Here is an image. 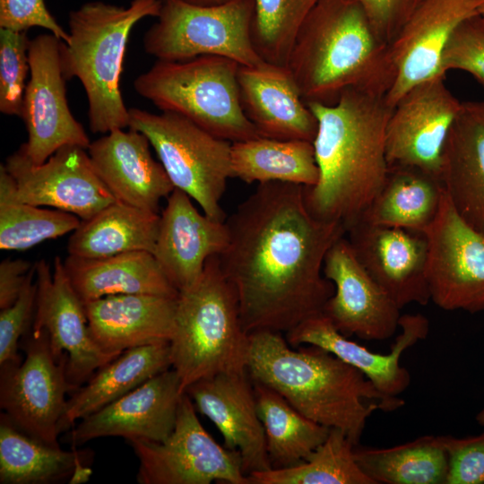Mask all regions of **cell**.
Listing matches in <instances>:
<instances>
[{
    "instance_id": "cell-1",
    "label": "cell",
    "mask_w": 484,
    "mask_h": 484,
    "mask_svg": "<svg viewBox=\"0 0 484 484\" xmlns=\"http://www.w3.org/2000/svg\"><path fill=\"white\" fill-rule=\"evenodd\" d=\"M304 187L258 184L225 220L229 242L218 257L236 292L247 334H286L322 314L333 294V284L324 275V262L346 228L314 217Z\"/></svg>"
},
{
    "instance_id": "cell-2",
    "label": "cell",
    "mask_w": 484,
    "mask_h": 484,
    "mask_svg": "<svg viewBox=\"0 0 484 484\" xmlns=\"http://www.w3.org/2000/svg\"><path fill=\"white\" fill-rule=\"evenodd\" d=\"M317 120L313 141L319 178L304 187L310 213L345 228L361 217L386 178L385 95L345 90L332 105L307 103Z\"/></svg>"
},
{
    "instance_id": "cell-3",
    "label": "cell",
    "mask_w": 484,
    "mask_h": 484,
    "mask_svg": "<svg viewBox=\"0 0 484 484\" xmlns=\"http://www.w3.org/2000/svg\"><path fill=\"white\" fill-rule=\"evenodd\" d=\"M248 338L246 368L252 381L275 390L307 419L341 430L355 446L375 411H393L405 404L320 347L294 350L277 332H255Z\"/></svg>"
},
{
    "instance_id": "cell-4",
    "label": "cell",
    "mask_w": 484,
    "mask_h": 484,
    "mask_svg": "<svg viewBox=\"0 0 484 484\" xmlns=\"http://www.w3.org/2000/svg\"><path fill=\"white\" fill-rule=\"evenodd\" d=\"M287 67L306 104H334L348 89L386 96L395 79L390 44L377 36L358 0H317Z\"/></svg>"
},
{
    "instance_id": "cell-5",
    "label": "cell",
    "mask_w": 484,
    "mask_h": 484,
    "mask_svg": "<svg viewBox=\"0 0 484 484\" xmlns=\"http://www.w3.org/2000/svg\"><path fill=\"white\" fill-rule=\"evenodd\" d=\"M161 0H132L128 7L88 2L70 12L69 40L62 42L66 79L76 77L88 99L93 134L129 127V109L120 90V77L130 32L142 19L158 17Z\"/></svg>"
},
{
    "instance_id": "cell-6",
    "label": "cell",
    "mask_w": 484,
    "mask_h": 484,
    "mask_svg": "<svg viewBox=\"0 0 484 484\" xmlns=\"http://www.w3.org/2000/svg\"><path fill=\"white\" fill-rule=\"evenodd\" d=\"M169 345L183 393L200 379L246 369L248 334L218 256L210 257L197 281L179 291Z\"/></svg>"
},
{
    "instance_id": "cell-7",
    "label": "cell",
    "mask_w": 484,
    "mask_h": 484,
    "mask_svg": "<svg viewBox=\"0 0 484 484\" xmlns=\"http://www.w3.org/2000/svg\"><path fill=\"white\" fill-rule=\"evenodd\" d=\"M239 64L220 56L157 60L134 81L135 91L162 112L186 117L230 143L260 137L246 117L238 82Z\"/></svg>"
},
{
    "instance_id": "cell-8",
    "label": "cell",
    "mask_w": 484,
    "mask_h": 484,
    "mask_svg": "<svg viewBox=\"0 0 484 484\" xmlns=\"http://www.w3.org/2000/svg\"><path fill=\"white\" fill-rule=\"evenodd\" d=\"M129 128L143 133L176 189L187 194L207 216L227 219L221 199L231 177V143L171 112L129 108Z\"/></svg>"
},
{
    "instance_id": "cell-9",
    "label": "cell",
    "mask_w": 484,
    "mask_h": 484,
    "mask_svg": "<svg viewBox=\"0 0 484 484\" xmlns=\"http://www.w3.org/2000/svg\"><path fill=\"white\" fill-rule=\"evenodd\" d=\"M255 0H232L199 6L161 0L158 21L145 32V52L164 61L220 56L254 66L264 61L255 49L252 23Z\"/></svg>"
},
{
    "instance_id": "cell-10",
    "label": "cell",
    "mask_w": 484,
    "mask_h": 484,
    "mask_svg": "<svg viewBox=\"0 0 484 484\" xmlns=\"http://www.w3.org/2000/svg\"><path fill=\"white\" fill-rule=\"evenodd\" d=\"M139 462L140 484H251L238 451L219 445L204 429L191 398L184 393L176 424L161 442L125 440Z\"/></svg>"
},
{
    "instance_id": "cell-11",
    "label": "cell",
    "mask_w": 484,
    "mask_h": 484,
    "mask_svg": "<svg viewBox=\"0 0 484 484\" xmlns=\"http://www.w3.org/2000/svg\"><path fill=\"white\" fill-rule=\"evenodd\" d=\"M23 350V360L0 367L1 410L24 433L59 445L65 394L73 392L66 375L67 356H54L44 330L31 329Z\"/></svg>"
},
{
    "instance_id": "cell-12",
    "label": "cell",
    "mask_w": 484,
    "mask_h": 484,
    "mask_svg": "<svg viewBox=\"0 0 484 484\" xmlns=\"http://www.w3.org/2000/svg\"><path fill=\"white\" fill-rule=\"evenodd\" d=\"M62 40L52 33L30 39L27 82L22 118L28 141L20 148L35 164L45 162L66 145L88 149L91 141L83 126L74 118L66 99L62 64Z\"/></svg>"
},
{
    "instance_id": "cell-13",
    "label": "cell",
    "mask_w": 484,
    "mask_h": 484,
    "mask_svg": "<svg viewBox=\"0 0 484 484\" xmlns=\"http://www.w3.org/2000/svg\"><path fill=\"white\" fill-rule=\"evenodd\" d=\"M423 233L431 301L448 311H483L484 233L457 212L445 194L436 219Z\"/></svg>"
},
{
    "instance_id": "cell-14",
    "label": "cell",
    "mask_w": 484,
    "mask_h": 484,
    "mask_svg": "<svg viewBox=\"0 0 484 484\" xmlns=\"http://www.w3.org/2000/svg\"><path fill=\"white\" fill-rule=\"evenodd\" d=\"M4 166L22 202L48 206L88 220L116 201L100 179L86 149L66 145L45 162L33 163L19 148Z\"/></svg>"
},
{
    "instance_id": "cell-15",
    "label": "cell",
    "mask_w": 484,
    "mask_h": 484,
    "mask_svg": "<svg viewBox=\"0 0 484 484\" xmlns=\"http://www.w3.org/2000/svg\"><path fill=\"white\" fill-rule=\"evenodd\" d=\"M445 77L412 86L393 107L385 134L389 166L414 167L440 178L445 144L462 104Z\"/></svg>"
},
{
    "instance_id": "cell-16",
    "label": "cell",
    "mask_w": 484,
    "mask_h": 484,
    "mask_svg": "<svg viewBox=\"0 0 484 484\" xmlns=\"http://www.w3.org/2000/svg\"><path fill=\"white\" fill-rule=\"evenodd\" d=\"M37 298L31 324L44 330L54 356H67L66 375L73 392L115 356L105 353L94 341L84 305L66 274L64 261L54 260V269L45 260L36 263Z\"/></svg>"
},
{
    "instance_id": "cell-17",
    "label": "cell",
    "mask_w": 484,
    "mask_h": 484,
    "mask_svg": "<svg viewBox=\"0 0 484 484\" xmlns=\"http://www.w3.org/2000/svg\"><path fill=\"white\" fill-rule=\"evenodd\" d=\"M323 272L334 287L323 314L340 333L366 341L396 333L401 308L364 268L345 235L328 250Z\"/></svg>"
},
{
    "instance_id": "cell-18",
    "label": "cell",
    "mask_w": 484,
    "mask_h": 484,
    "mask_svg": "<svg viewBox=\"0 0 484 484\" xmlns=\"http://www.w3.org/2000/svg\"><path fill=\"white\" fill-rule=\"evenodd\" d=\"M345 236L364 268L401 309L431 301L424 233L357 220Z\"/></svg>"
},
{
    "instance_id": "cell-19",
    "label": "cell",
    "mask_w": 484,
    "mask_h": 484,
    "mask_svg": "<svg viewBox=\"0 0 484 484\" xmlns=\"http://www.w3.org/2000/svg\"><path fill=\"white\" fill-rule=\"evenodd\" d=\"M484 0H421L390 44L394 82L385 96L390 107L412 86L438 76L443 51L455 30L479 15Z\"/></svg>"
},
{
    "instance_id": "cell-20",
    "label": "cell",
    "mask_w": 484,
    "mask_h": 484,
    "mask_svg": "<svg viewBox=\"0 0 484 484\" xmlns=\"http://www.w3.org/2000/svg\"><path fill=\"white\" fill-rule=\"evenodd\" d=\"M183 393L178 375L167 369L79 420L66 441L73 447L107 436L164 441L174 429Z\"/></svg>"
},
{
    "instance_id": "cell-21",
    "label": "cell",
    "mask_w": 484,
    "mask_h": 484,
    "mask_svg": "<svg viewBox=\"0 0 484 484\" xmlns=\"http://www.w3.org/2000/svg\"><path fill=\"white\" fill-rule=\"evenodd\" d=\"M185 393L196 410L216 426L224 445L239 453L246 476L272 469L254 383L246 369L200 379Z\"/></svg>"
},
{
    "instance_id": "cell-22",
    "label": "cell",
    "mask_w": 484,
    "mask_h": 484,
    "mask_svg": "<svg viewBox=\"0 0 484 484\" xmlns=\"http://www.w3.org/2000/svg\"><path fill=\"white\" fill-rule=\"evenodd\" d=\"M401 333L387 353H379L340 333L323 313L312 316L285 334L291 347L303 344L320 347L363 373L382 393L399 396L408 389L411 375L401 365L403 352L424 340L429 333V321L420 314L401 315Z\"/></svg>"
},
{
    "instance_id": "cell-23",
    "label": "cell",
    "mask_w": 484,
    "mask_h": 484,
    "mask_svg": "<svg viewBox=\"0 0 484 484\" xmlns=\"http://www.w3.org/2000/svg\"><path fill=\"white\" fill-rule=\"evenodd\" d=\"M228 242L226 222L199 212L192 198L175 188L160 215L153 255L179 292L197 281L207 260L221 255Z\"/></svg>"
},
{
    "instance_id": "cell-24",
    "label": "cell",
    "mask_w": 484,
    "mask_h": 484,
    "mask_svg": "<svg viewBox=\"0 0 484 484\" xmlns=\"http://www.w3.org/2000/svg\"><path fill=\"white\" fill-rule=\"evenodd\" d=\"M141 132L117 129L91 142L88 154L97 174L117 201L158 212L160 199L175 189Z\"/></svg>"
},
{
    "instance_id": "cell-25",
    "label": "cell",
    "mask_w": 484,
    "mask_h": 484,
    "mask_svg": "<svg viewBox=\"0 0 484 484\" xmlns=\"http://www.w3.org/2000/svg\"><path fill=\"white\" fill-rule=\"evenodd\" d=\"M238 82L242 109L260 136L313 143L316 117L287 66L267 62L239 65Z\"/></svg>"
},
{
    "instance_id": "cell-26",
    "label": "cell",
    "mask_w": 484,
    "mask_h": 484,
    "mask_svg": "<svg viewBox=\"0 0 484 484\" xmlns=\"http://www.w3.org/2000/svg\"><path fill=\"white\" fill-rule=\"evenodd\" d=\"M177 297L152 294L110 295L83 302L91 333L107 354L169 342Z\"/></svg>"
},
{
    "instance_id": "cell-27",
    "label": "cell",
    "mask_w": 484,
    "mask_h": 484,
    "mask_svg": "<svg viewBox=\"0 0 484 484\" xmlns=\"http://www.w3.org/2000/svg\"><path fill=\"white\" fill-rule=\"evenodd\" d=\"M440 178L457 212L484 233V100L462 102L445 144Z\"/></svg>"
},
{
    "instance_id": "cell-28",
    "label": "cell",
    "mask_w": 484,
    "mask_h": 484,
    "mask_svg": "<svg viewBox=\"0 0 484 484\" xmlns=\"http://www.w3.org/2000/svg\"><path fill=\"white\" fill-rule=\"evenodd\" d=\"M66 274L82 302L110 295L152 294L177 297L152 253L133 251L102 258L67 255Z\"/></svg>"
},
{
    "instance_id": "cell-29",
    "label": "cell",
    "mask_w": 484,
    "mask_h": 484,
    "mask_svg": "<svg viewBox=\"0 0 484 484\" xmlns=\"http://www.w3.org/2000/svg\"><path fill=\"white\" fill-rule=\"evenodd\" d=\"M171 368L169 342L139 346L123 351L99 367L67 400L59 432L102 409L152 376Z\"/></svg>"
},
{
    "instance_id": "cell-30",
    "label": "cell",
    "mask_w": 484,
    "mask_h": 484,
    "mask_svg": "<svg viewBox=\"0 0 484 484\" xmlns=\"http://www.w3.org/2000/svg\"><path fill=\"white\" fill-rule=\"evenodd\" d=\"M90 454L64 450L32 437L0 417V483L48 484L67 478L71 483L86 481L91 471L84 466Z\"/></svg>"
},
{
    "instance_id": "cell-31",
    "label": "cell",
    "mask_w": 484,
    "mask_h": 484,
    "mask_svg": "<svg viewBox=\"0 0 484 484\" xmlns=\"http://www.w3.org/2000/svg\"><path fill=\"white\" fill-rule=\"evenodd\" d=\"M445 194L439 177L414 167L389 166L382 188L358 220L423 233L436 219Z\"/></svg>"
},
{
    "instance_id": "cell-32",
    "label": "cell",
    "mask_w": 484,
    "mask_h": 484,
    "mask_svg": "<svg viewBox=\"0 0 484 484\" xmlns=\"http://www.w3.org/2000/svg\"><path fill=\"white\" fill-rule=\"evenodd\" d=\"M160 214L115 201L94 216L81 220L68 239L69 255L102 258L147 251L153 254Z\"/></svg>"
},
{
    "instance_id": "cell-33",
    "label": "cell",
    "mask_w": 484,
    "mask_h": 484,
    "mask_svg": "<svg viewBox=\"0 0 484 484\" xmlns=\"http://www.w3.org/2000/svg\"><path fill=\"white\" fill-rule=\"evenodd\" d=\"M232 178L246 184L315 186L319 169L312 142L257 137L231 143Z\"/></svg>"
},
{
    "instance_id": "cell-34",
    "label": "cell",
    "mask_w": 484,
    "mask_h": 484,
    "mask_svg": "<svg viewBox=\"0 0 484 484\" xmlns=\"http://www.w3.org/2000/svg\"><path fill=\"white\" fill-rule=\"evenodd\" d=\"M354 454L374 484H446L448 455L442 436H422L385 448L358 445Z\"/></svg>"
},
{
    "instance_id": "cell-35",
    "label": "cell",
    "mask_w": 484,
    "mask_h": 484,
    "mask_svg": "<svg viewBox=\"0 0 484 484\" xmlns=\"http://www.w3.org/2000/svg\"><path fill=\"white\" fill-rule=\"evenodd\" d=\"M253 383L272 469L303 462L325 440L330 428L305 417L271 387Z\"/></svg>"
},
{
    "instance_id": "cell-36",
    "label": "cell",
    "mask_w": 484,
    "mask_h": 484,
    "mask_svg": "<svg viewBox=\"0 0 484 484\" xmlns=\"http://www.w3.org/2000/svg\"><path fill=\"white\" fill-rule=\"evenodd\" d=\"M14 181L0 165V249L27 250L48 239L73 232L81 219L72 213L49 210L18 200Z\"/></svg>"
},
{
    "instance_id": "cell-37",
    "label": "cell",
    "mask_w": 484,
    "mask_h": 484,
    "mask_svg": "<svg viewBox=\"0 0 484 484\" xmlns=\"http://www.w3.org/2000/svg\"><path fill=\"white\" fill-rule=\"evenodd\" d=\"M355 445L340 429L330 428L325 440L303 462L248 475L251 484H374L359 466Z\"/></svg>"
},
{
    "instance_id": "cell-38",
    "label": "cell",
    "mask_w": 484,
    "mask_h": 484,
    "mask_svg": "<svg viewBox=\"0 0 484 484\" xmlns=\"http://www.w3.org/2000/svg\"><path fill=\"white\" fill-rule=\"evenodd\" d=\"M317 0H255L252 40L260 57L287 66L296 35Z\"/></svg>"
},
{
    "instance_id": "cell-39",
    "label": "cell",
    "mask_w": 484,
    "mask_h": 484,
    "mask_svg": "<svg viewBox=\"0 0 484 484\" xmlns=\"http://www.w3.org/2000/svg\"><path fill=\"white\" fill-rule=\"evenodd\" d=\"M30 42L26 31L0 30V111L8 116L22 117Z\"/></svg>"
},
{
    "instance_id": "cell-40",
    "label": "cell",
    "mask_w": 484,
    "mask_h": 484,
    "mask_svg": "<svg viewBox=\"0 0 484 484\" xmlns=\"http://www.w3.org/2000/svg\"><path fill=\"white\" fill-rule=\"evenodd\" d=\"M442 71L470 73L484 89V18L464 21L453 33L442 54Z\"/></svg>"
},
{
    "instance_id": "cell-41",
    "label": "cell",
    "mask_w": 484,
    "mask_h": 484,
    "mask_svg": "<svg viewBox=\"0 0 484 484\" xmlns=\"http://www.w3.org/2000/svg\"><path fill=\"white\" fill-rule=\"evenodd\" d=\"M36 271L30 276L18 298L0 312V367L20 362L19 341L33 323L37 284Z\"/></svg>"
},
{
    "instance_id": "cell-42",
    "label": "cell",
    "mask_w": 484,
    "mask_h": 484,
    "mask_svg": "<svg viewBox=\"0 0 484 484\" xmlns=\"http://www.w3.org/2000/svg\"><path fill=\"white\" fill-rule=\"evenodd\" d=\"M448 455L446 484H484V431L476 436H442Z\"/></svg>"
},
{
    "instance_id": "cell-43",
    "label": "cell",
    "mask_w": 484,
    "mask_h": 484,
    "mask_svg": "<svg viewBox=\"0 0 484 484\" xmlns=\"http://www.w3.org/2000/svg\"><path fill=\"white\" fill-rule=\"evenodd\" d=\"M40 27L67 43L69 33L48 11L45 0H0V28L27 31Z\"/></svg>"
},
{
    "instance_id": "cell-44",
    "label": "cell",
    "mask_w": 484,
    "mask_h": 484,
    "mask_svg": "<svg viewBox=\"0 0 484 484\" xmlns=\"http://www.w3.org/2000/svg\"><path fill=\"white\" fill-rule=\"evenodd\" d=\"M376 33L391 44L421 0H358Z\"/></svg>"
},
{
    "instance_id": "cell-45",
    "label": "cell",
    "mask_w": 484,
    "mask_h": 484,
    "mask_svg": "<svg viewBox=\"0 0 484 484\" xmlns=\"http://www.w3.org/2000/svg\"><path fill=\"white\" fill-rule=\"evenodd\" d=\"M36 264L22 259H4L0 264V309L11 306L19 297Z\"/></svg>"
},
{
    "instance_id": "cell-46",
    "label": "cell",
    "mask_w": 484,
    "mask_h": 484,
    "mask_svg": "<svg viewBox=\"0 0 484 484\" xmlns=\"http://www.w3.org/2000/svg\"><path fill=\"white\" fill-rule=\"evenodd\" d=\"M187 4L199 6H215L227 4L232 0H182Z\"/></svg>"
},
{
    "instance_id": "cell-47",
    "label": "cell",
    "mask_w": 484,
    "mask_h": 484,
    "mask_svg": "<svg viewBox=\"0 0 484 484\" xmlns=\"http://www.w3.org/2000/svg\"><path fill=\"white\" fill-rule=\"evenodd\" d=\"M475 419L480 426L484 427V408L477 413Z\"/></svg>"
},
{
    "instance_id": "cell-48",
    "label": "cell",
    "mask_w": 484,
    "mask_h": 484,
    "mask_svg": "<svg viewBox=\"0 0 484 484\" xmlns=\"http://www.w3.org/2000/svg\"><path fill=\"white\" fill-rule=\"evenodd\" d=\"M480 15L484 18V6H483L482 9H481Z\"/></svg>"
}]
</instances>
